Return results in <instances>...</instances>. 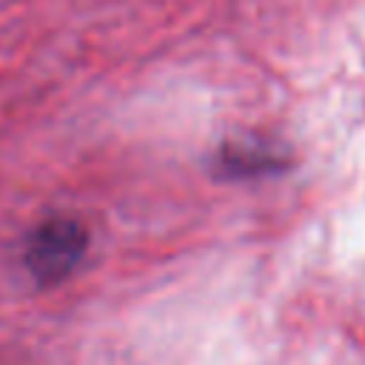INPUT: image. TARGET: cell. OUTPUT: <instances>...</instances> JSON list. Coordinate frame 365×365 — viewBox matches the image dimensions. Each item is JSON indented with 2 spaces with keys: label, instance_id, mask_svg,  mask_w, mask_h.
Returning <instances> with one entry per match:
<instances>
[{
  "label": "cell",
  "instance_id": "obj_1",
  "mask_svg": "<svg viewBox=\"0 0 365 365\" xmlns=\"http://www.w3.org/2000/svg\"><path fill=\"white\" fill-rule=\"evenodd\" d=\"M86 251V231L74 220H48L43 222L29 242L26 259L37 279L54 282L63 279Z\"/></svg>",
  "mask_w": 365,
  "mask_h": 365
},
{
  "label": "cell",
  "instance_id": "obj_2",
  "mask_svg": "<svg viewBox=\"0 0 365 365\" xmlns=\"http://www.w3.org/2000/svg\"><path fill=\"white\" fill-rule=\"evenodd\" d=\"M285 163L274 148L262 145V143H225L217 165L222 171V177H257L262 171H277V165Z\"/></svg>",
  "mask_w": 365,
  "mask_h": 365
}]
</instances>
